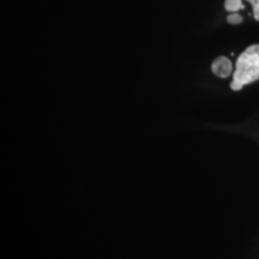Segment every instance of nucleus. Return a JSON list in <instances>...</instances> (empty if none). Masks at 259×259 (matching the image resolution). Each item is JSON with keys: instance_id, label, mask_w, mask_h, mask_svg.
I'll return each instance as SVG.
<instances>
[{"instance_id": "obj_3", "label": "nucleus", "mask_w": 259, "mask_h": 259, "mask_svg": "<svg viewBox=\"0 0 259 259\" xmlns=\"http://www.w3.org/2000/svg\"><path fill=\"white\" fill-rule=\"evenodd\" d=\"M225 8L229 12H238L245 8L242 0H225Z\"/></svg>"}, {"instance_id": "obj_2", "label": "nucleus", "mask_w": 259, "mask_h": 259, "mask_svg": "<svg viewBox=\"0 0 259 259\" xmlns=\"http://www.w3.org/2000/svg\"><path fill=\"white\" fill-rule=\"evenodd\" d=\"M211 70L212 73L215 74V76L220 77V78H227V77H229L233 72H234L232 61L226 57L216 58V59L212 61Z\"/></svg>"}, {"instance_id": "obj_1", "label": "nucleus", "mask_w": 259, "mask_h": 259, "mask_svg": "<svg viewBox=\"0 0 259 259\" xmlns=\"http://www.w3.org/2000/svg\"><path fill=\"white\" fill-rule=\"evenodd\" d=\"M259 80V45H252L236 60L231 88L239 92L247 84Z\"/></svg>"}, {"instance_id": "obj_5", "label": "nucleus", "mask_w": 259, "mask_h": 259, "mask_svg": "<svg viewBox=\"0 0 259 259\" xmlns=\"http://www.w3.org/2000/svg\"><path fill=\"white\" fill-rule=\"evenodd\" d=\"M253 9V16L255 21L259 22V0H247Z\"/></svg>"}, {"instance_id": "obj_4", "label": "nucleus", "mask_w": 259, "mask_h": 259, "mask_svg": "<svg viewBox=\"0 0 259 259\" xmlns=\"http://www.w3.org/2000/svg\"><path fill=\"white\" fill-rule=\"evenodd\" d=\"M242 21H244V19H242V16L236 14V12H232V14L227 17V22L231 24H239L241 23Z\"/></svg>"}]
</instances>
